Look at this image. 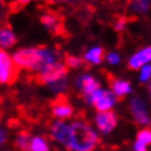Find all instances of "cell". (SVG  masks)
Listing matches in <instances>:
<instances>
[{
  "instance_id": "6da1fadb",
  "label": "cell",
  "mask_w": 151,
  "mask_h": 151,
  "mask_svg": "<svg viewBox=\"0 0 151 151\" xmlns=\"http://www.w3.org/2000/svg\"><path fill=\"white\" fill-rule=\"evenodd\" d=\"M59 51L49 47H26L13 54V60L18 68L31 72H41L50 64L58 62Z\"/></svg>"
},
{
  "instance_id": "7a4b0ae2",
  "label": "cell",
  "mask_w": 151,
  "mask_h": 151,
  "mask_svg": "<svg viewBox=\"0 0 151 151\" xmlns=\"http://www.w3.org/2000/svg\"><path fill=\"white\" fill-rule=\"evenodd\" d=\"M99 136L91 126L81 119L70 123V142L69 150L73 151H93L99 143Z\"/></svg>"
},
{
  "instance_id": "3957f363",
  "label": "cell",
  "mask_w": 151,
  "mask_h": 151,
  "mask_svg": "<svg viewBox=\"0 0 151 151\" xmlns=\"http://www.w3.org/2000/svg\"><path fill=\"white\" fill-rule=\"evenodd\" d=\"M68 72V68L64 63L55 62L44 68L41 72H37L32 76V80H35L36 83L39 85H52L63 78H65Z\"/></svg>"
},
{
  "instance_id": "277c9868",
  "label": "cell",
  "mask_w": 151,
  "mask_h": 151,
  "mask_svg": "<svg viewBox=\"0 0 151 151\" xmlns=\"http://www.w3.org/2000/svg\"><path fill=\"white\" fill-rule=\"evenodd\" d=\"M19 68L5 50L0 51V80L1 83L12 85L18 77Z\"/></svg>"
},
{
  "instance_id": "5b68a950",
  "label": "cell",
  "mask_w": 151,
  "mask_h": 151,
  "mask_svg": "<svg viewBox=\"0 0 151 151\" xmlns=\"http://www.w3.org/2000/svg\"><path fill=\"white\" fill-rule=\"evenodd\" d=\"M116 100V96L114 95L113 91L109 90H97L95 93H92V96L88 99L87 103L92 104L96 108V110L99 111H109L114 106Z\"/></svg>"
},
{
  "instance_id": "8992f818",
  "label": "cell",
  "mask_w": 151,
  "mask_h": 151,
  "mask_svg": "<svg viewBox=\"0 0 151 151\" xmlns=\"http://www.w3.org/2000/svg\"><path fill=\"white\" fill-rule=\"evenodd\" d=\"M50 110L54 118L59 120L68 119L73 115V106L69 104L65 95H58L50 103Z\"/></svg>"
},
{
  "instance_id": "52a82bcc",
  "label": "cell",
  "mask_w": 151,
  "mask_h": 151,
  "mask_svg": "<svg viewBox=\"0 0 151 151\" xmlns=\"http://www.w3.org/2000/svg\"><path fill=\"white\" fill-rule=\"evenodd\" d=\"M50 134L51 137L69 149L70 142V124H67L64 120H54L50 123Z\"/></svg>"
},
{
  "instance_id": "ba28073f",
  "label": "cell",
  "mask_w": 151,
  "mask_h": 151,
  "mask_svg": "<svg viewBox=\"0 0 151 151\" xmlns=\"http://www.w3.org/2000/svg\"><path fill=\"white\" fill-rule=\"evenodd\" d=\"M76 86H77V88L83 95L86 101H88V99L92 96V93H95L97 90H100V83L92 76H88V74L80 76L77 78V81H76Z\"/></svg>"
},
{
  "instance_id": "9c48e42d",
  "label": "cell",
  "mask_w": 151,
  "mask_h": 151,
  "mask_svg": "<svg viewBox=\"0 0 151 151\" xmlns=\"http://www.w3.org/2000/svg\"><path fill=\"white\" fill-rule=\"evenodd\" d=\"M41 22L45 24L49 31L55 36L64 35V23L62 17L58 16L55 12H46L41 16Z\"/></svg>"
},
{
  "instance_id": "30bf717a",
  "label": "cell",
  "mask_w": 151,
  "mask_h": 151,
  "mask_svg": "<svg viewBox=\"0 0 151 151\" xmlns=\"http://www.w3.org/2000/svg\"><path fill=\"white\" fill-rule=\"evenodd\" d=\"M129 108H131L132 116H133L134 120L138 124L145 126V124H147L150 122V116H149V113H147L146 104L143 103L141 99H138V97H133V99L131 100V103H129Z\"/></svg>"
},
{
  "instance_id": "8fae6325",
  "label": "cell",
  "mask_w": 151,
  "mask_h": 151,
  "mask_svg": "<svg viewBox=\"0 0 151 151\" xmlns=\"http://www.w3.org/2000/svg\"><path fill=\"white\" fill-rule=\"evenodd\" d=\"M106 81H108L109 86H110L111 91L114 92V95L118 97V99H123L124 96L128 95V93L132 91L129 82L120 80V78L113 76L111 73H106Z\"/></svg>"
},
{
  "instance_id": "7c38bea8",
  "label": "cell",
  "mask_w": 151,
  "mask_h": 151,
  "mask_svg": "<svg viewBox=\"0 0 151 151\" xmlns=\"http://www.w3.org/2000/svg\"><path fill=\"white\" fill-rule=\"evenodd\" d=\"M95 120H96V126L99 128V131H101L103 133H109L116 126L118 118H116L115 113L109 110V111H99Z\"/></svg>"
},
{
  "instance_id": "4fadbf2b",
  "label": "cell",
  "mask_w": 151,
  "mask_h": 151,
  "mask_svg": "<svg viewBox=\"0 0 151 151\" xmlns=\"http://www.w3.org/2000/svg\"><path fill=\"white\" fill-rule=\"evenodd\" d=\"M150 62H151V46H147L131 56V59L128 60V67L131 69H138V68H142Z\"/></svg>"
},
{
  "instance_id": "5bb4252c",
  "label": "cell",
  "mask_w": 151,
  "mask_h": 151,
  "mask_svg": "<svg viewBox=\"0 0 151 151\" xmlns=\"http://www.w3.org/2000/svg\"><path fill=\"white\" fill-rule=\"evenodd\" d=\"M105 58V51L103 47L100 46H95L85 54L83 60L87 64H100L103 62V59Z\"/></svg>"
},
{
  "instance_id": "9a60e30c",
  "label": "cell",
  "mask_w": 151,
  "mask_h": 151,
  "mask_svg": "<svg viewBox=\"0 0 151 151\" xmlns=\"http://www.w3.org/2000/svg\"><path fill=\"white\" fill-rule=\"evenodd\" d=\"M17 42V37L12 32V29L9 27H3L0 31V44L4 49L12 47L13 45H16Z\"/></svg>"
},
{
  "instance_id": "2e32d148",
  "label": "cell",
  "mask_w": 151,
  "mask_h": 151,
  "mask_svg": "<svg viewBox=\"0 0 151 151\" xmlns=\"http://www.w3.org/2000/svg\"><path fill=\"white\" fill-rule=\"evenodd\" d=\"M16 141H17L16 145L21 151H29V146H31L32 138H31V136H29V133L26 129L21 131L19 133H18Z\"/></svg>"
},
{
  "instance_id": "e0dca14e",
  "label": "cell",
  "mask_w": 151,
  "mask_h": 151,
  "mask_svg": "<svg viewBox=\"0 0 151 151\" xmlns=\"http://www.w3.org/2000/svg\"><path fill=\"white\" fill-rule=\"evenodd\" d=\"M29 151H49V145L44 137H33L29 146Z\"/></svg>"
},
{
  "instance_id": "ac0fdd59",
  "label": "cell",
  "mask_w": 151,
  "mask_h": 151,
  "mask_svg": "<svg viewBox=\"0 0 151 151\" xmlns=\"http://www.w3.org/2000/svg\"><path fill=\"white\" fill-rule=\"evenodd\" d=\"M83 63L85 60L81 58H77V56H73V55H64V64L67 65V68L74 69V68L83 65Z\"/></svg>"
},
{
  "instance_id": "d6986e66",
  "label": "cell",
  "mask_w": 151,
  "mask_h": 151,
  "mask_svg": "<svg viewBox=\"0 0 151 151\" xmlns=\"http://www.w3.org/2000/svg\"><path fill=\"white\" fill-rule=\"evenodd\" d=\"M151 0H131V8L136 12L143 13L149 9Z\"/></svg>"
},
{
  "instance_id": "ffe728a7",
  "label": "cell",
  "mask_w": 151,
  "mask_h": 151,
  "mask_svg": "<svg viewBox=\"0 0 151 151\" xmlns=\"http://www.w3.org/2000/svg\"><path fill=\"white\" fill-rule=\"evenodd\" d=\"M136 141H139L143 145H150L151 143V129L149 128H143L137 133V139Z\"/></svg>"
},
{
  "instance_id": "44dd1931",
  "label": "cell",
  "mask_w": 151,
  "mask_h": 151,
  "mask_svg": "<svg viewBox=\"0 0 151 151\" xmlns=\"http://www.w3.org/2000/svg\"><path fill=\"white\" fill-rule=\"evenodd\" d=\"M151 80V65L146 64L141 68V74H139V81L141 82H147Z\"/></svg>"
},
{
  "instance_id": "7402d4cb",
  "label": "cell",
  "mask_w": 151,
  "mask_h": 151,
  "mask_svg": "<svg viewBox=\"0 0 151 151\" xmlns=\"http://www.w3.org/2000/svg\"><path fill=\"white\" fill-rule=\"evenodd\" d=\"M68 86V82H67V78H63V80H60L58 82H55V83L50 85V87L52 91H63V90H65Z\"/></svg>"
},
{
  "instance_id": "603a6c76",
  "label": "cell",
  "mask_w": 151,
  "mask_h": 151,
  "mask_svg": "<svg viewBox=\"0 0 151 151\" xmlns=\"http://www.w3.org/2000/svg\"><path fill=\"white\" fill-rule=\"evenodd\" d=\"M106 60L110 64H118L120 62V58L118 54H115V52H110V54L106 55Z\"/></svg>"
},
{
  "instance_id": "cb8c5ba5",
  "label": "cell",
  "mask_w": 151,
  "mask_h": 151,
  "mask_svg": "<svg viewBox=\"0 0 151 151\" xmlns=\"http://www.w3.org/2000/svg\"><path fill=\"white\" fill-rule=\"evenodd\" d=\"M127 23V19L124 17H120V18H118V21H116V23H115V29H123V27H124V24Z\"/></svg>"
},
{
  "instance_id": "d4e9b609",
  "label": "cell",
  "mask_w": 151,
  "mask_h": 151,
  "mask_svg": "<svg viewBox=\"0 0 151 151\" xmlns=\"http://www.w3.org/2000/svg\"><path fill=\"white\" fill-rule=\"evenodd\" d=\"M133 149H134V151H146V145H143V143H141L139 141H136Z\"/></svg>"
},
{
  "instance_id": "484cf974",
  "label": "cell",
  "mask_w": 151,
  "mask_h": 151,
  "mask_svg": "<svg viewBox=\"0 0 151 151\" xmlns=\"http://www.w3.org/2000/svg\"><path fill=\"white\" fill-rule=\"evenodd\" d=\"M4 141H5V132L1 131V142H4Z\"/></svg>"
},
{
  "instance_id": "4316f807",
  "label": "cell",
  "mask_w": 151,
  "mask_h": 151,
  "mask_svg": "<svg viewBox=\"0 0 151 151\" xmlns=\"http://www.w3.org/2000/svg\"><path fill=\"white\" fill-rule=\"evenodd\" d=\"M55 1H59V3H70L72 0H55Z\"/></svg>"
},
{
  "instance_id": "83f0119b",
  "label": "cell",
  "mask_w": 151,
  "mask_h": 151,
  "mask_svg": "<svg viewBox=\"0 0 151 151\" xmlns=\"http://www.w3.org/2000/svg\"><path fill=\"white\" fill-rule=\"evenodd\" d=\"M149 88H150V95H151V82H150V87Z\"/></svg>"
}]
</instances>
